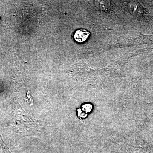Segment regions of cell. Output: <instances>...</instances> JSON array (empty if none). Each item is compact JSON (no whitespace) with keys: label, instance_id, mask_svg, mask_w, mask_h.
Masks as SVG:
<instances>
[{"label":"cell","instance_id":"cell-3","mask_svg":"<svg viewBox=\"0 0 153 153\" xmlns=\"http://www.w3.org/2000/svg\"><path fill=\"white\" fill-rule=\"evenodd\" d=\"M77 114L78 118L79 119L85 118L87 117L88 115L87 114L82 111L81 109H77Z\"/></svg>","mask_w":153,"mask_h":153},{"label":"cell","instance_id":"cell-2","mask_svg":"<svg viewBox=\"0 0 153 153\" xmlns=\"http://www.w3.org/2000/svg\"><path fill=\"white\" fill-rule=\"evenodd\" d=\"M81 110L86 114L89 113L91 112L93 109V105L90 103H85L82 105Z\"/></svg>","mask_w":153,"mask_h":153},{"label":"cell","instance_id":"cell-1","mask_svg":"<svg viewBox=\"0 0 153 153\" xmlns=\"http://www.w3.org/2000/svg\"><path fill=\"white\" fill-rule=\"evenodd\" d=\"M89 34L90 33L86 30L83 29L78 30L74 33V38L76 42L82 43L86 41Z\"/></svg>","mask_w":153,"mask_h":153}]
</instances>
